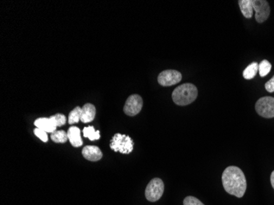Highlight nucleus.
Instances as JSON below:
<instances>
[{"mask_svg": "<svg viewBox=\"0 0 274 205\" xmlns=\"http://www.w3.org/2000/svg\"><path fill=\"white\" fill-rule=\"evenodd\" d=\"M222 181L224 189L229 195H234L237 198L243 197L245 195L247 182L245 174L238 167H227L223 173Z\"/></svg>", "mask_w": 274, "mask_h": 205, "instance_id": "obj_1", "label": "nucleus"}, {"mask_svg": "<svg viewBox=\"0 0 274 205\" xmlns=\"http://www.w3.org/2000/svg\"><path fill=\"white\" fill-rule=\"evenodd\" d=\"M198 96V90L196 86L186 83L177 87L173 92V100L175 104L180 106H186L192 104L196 99Z\"/></svg>", "mask_w": 274, "mask_h": 205, "instance_id": "obj_2", "label": "nucleus"}, {"mask_svg": "<svg viewBox=\"0 0 274 205\" xmlns=\"http://www.w3.org/2000/svg\"><path fill=\"white\" fill-rule=\"evenodd\" d=\"M110 148L115 152L128 155L133 151L134 142L130 136L120 133L115 134L110 143Z\"/></svg>", "mask_w": 274, "mask_h": 205, "instance_id": "obj_3", "label": "nucleus"}, {"mask_svg": "<svg viewBox=\"0 0 274 205\" xmlns=\"http://www.w3.org/2000/svg\"><path fill=\"white\" fill-rule=\"evenodd\" d=\"M164 191V184L160 178H155L149 181L145 189V197L150 202H156L162 197Z\"/></svg>", "mask_w": 274, "mask_h": 205, "instance_id": "obj_4", "label": "nucleus"}, {"mask_svg": "<svg viewBox=\"0 0 274 205\" xmlns=\"http://www.w3.org/2000/svg\"><path fill=\"white\" fill-rule=\"evenodd\" d=\"M256 110L261 117L265 118L274 117V98L270 96L262 97L256 102Z\"/></svg>", "mask_w": 274, "mask_h": 205, "instance_id": "obj_5", "label": "nucleus"}, {"mask_svg": "<svg viewBox=\"0 0 274 205\" xmlns=\"http://www.w3.org/2000/svg\"><path fill=\"white\" fill-rule=\"evenodd\" d=\"M143 108V99L139 95H132L129 96L125 105H124V112L130 117H133L138 114Z\"/></svg>", "mask_w": 274, "mask_h": 205, "instance_id": "obj_6", "label": "nucleus"}, {"mask_svg": "<svg viewBox=\"0 0 274 205\" xmlns=\"http://www.w3.org/2000/svg\"><path fill=\"white\" fill-rule=\"evenodd\" d=\"M182 78L181 72L176 70H166L158 77V82L162 86H171L180 82Z\"/></svg>", "mask_w": 274, "mask_h": 205, "instance_id": "obj_7", "label": "nucleus"}, {"mask_svg": "<svg viewBox=\"0 0 274 205\" xmlns=\"http://www.w3.org/2000/svg\"><path fill=\"white\" fill-rule=\"evenodd\" d=\"M253 8L256 12V21L263 23L269 18L270 15V7L265 0H252Z\"/></svg>", "mask_w": 274, "mask_h": 205, "instance_id": "obj_8", "label": "nucleus"}, {"mask_svg": "<svg viewBox=\"0 0 274 205\" xmlns=\"http://www.w3.org/2000/svg\"><path fill=\"white\" fill-rule=\"evenodd\" d=\"M35 126L47 133H53L56 131L57 125L52 117H40L35 120Z\"/></svg>", "mask_w": 274, "mask_h": 205, "instance_id": "obj_9", "label": "nucleus"}, {"mask_svg": "<svg viewBox=\"0 0 274 205\" xmlns=\"http://www.w3.org/2000/svg\"><path fill=\"white\" fill-rule=\"evenodd\" d=\"M83 157L90 161H98L103 157L101 150L97 146H93V145H88V146L84 147L82 149Z\"/></svg>", "mask_w": 274, "mask_h": 205, "instance_id": "obj_10", "label": "nucleus"}, {"mask_svg": "<svg viewBox=\"0 0 274 205\" xmlns=\"http://www.w3.org/2000/svg\"><path fill=\"white\" fill-rule=\"evenodd\" d=\"M96 107L93 104H86L81 108V121L84 123H91L96 117Z\"/></svg>", "mask_w": 274, "mask_h": 205, "instance_id": "obj_11", "label": "nucleus"}, {"mask_svg": "<svg viewBox=\"0 0 274 205\" xmlns=\"http://www.w3.org/2000/svg\"><path fill=\"white\" fill-rule=\"evenodd\" d=\"M67 137L70 143L74 147H80L82 145V141L81 137V131L77 126H72L67 131Z\"/></svg>", "mask_w": 274, "mask_h": 205, "instance_id": "obj_12", "label": "nucleus"}, {"mask_svg": "<svg viewBox=\"0 0 274 205\" xmlns=\"http://www.w3.org/2000/svg\"><path fill=\"white\" fill-rule=\"evenodd\" d=\"M238 3L243 16H245V18H251L254 14L252 0H240Z\"/></svg>", "mask_w": 274, "mask_h": 205, "instance_id": "obj_13", "label": "nucleus"}, {"mask_svg": "<svg viewBox=\"0 0 274 205\" xmlns=\"http://www.w3.org/2000/svg\"><path fill=\"white\" fill-rule=\"evenodd\" d=\"M258 71V63H256V62H253L252 63H250L249 66H248L244 72H243V77L246 80H251L253 79L256 75L257 74V72Z\"/></svg>", "mask_w": 274, "mask_h": 205, "instance_id": "obj_14", "label": "nucleus"}, {"mask_svg": "<svg viewBox=\"0 0 274 205\" xmlns=\"http://www.w3.org/2000/svg\"><path fill=\"white\" fill-rule=\"evenodd\" d=\"M83 135L85 138H88L91 141H96L100 138L99 131H96L93 126H86L83 130Z\"/></svg>", "mask_w": 274, "mask_h": 205, "instance_id": "obj_15", "label": "nucleus"}, {"mask_svg": "<svg viewBox=\"0 0 274 205\" xmlns=\"http://www.w3.org/2000/svg\"><path fill=\"white\" fill-rule=\"evenodd\" d=\"M51 140L55 143H65L67 142V133L64 131H56L51 134Z\"/></svg>", "mask_w": 274, "mask_h": 205, "instance_id": "obj_16", "label": "nucleus"}, {"mask_svg": "<svg viewBox=\"0 0 274 205\" xmlns=\"http://www.w3.org/2000/svg\"><path fill=\"white\" fill-rule=\"evenodd\" d=\"M81 108L76 107L74 110H72V112L69 113L68 123L70 125L78 123L79 121H81Z\"/></svg>", "mask_w": 274, "mask_h": 205, "instance_id": "obj_17", "label": "nucleus"}, {"mask_svg": "<svg viewBox=\"0 0 274 205\" xmlns=\"http://www.w3.org/2000/svg\"><path fill=\"white\" fill-rule=\"evenodd\" d=\"M272 65L268 60H263L258 64V72L262 78L266 77L271 71Z\"/></svg>", "mask_w": 274, "mask_h": 205, "instance_id": "obj_18", "label": "nucleus"}, {"mask_svg": "<svg viewBox=\"0 0 274 205\" xmlns=\"http://www.w3.org/2000/svg\"><path fill=\"white\" fill-rule=\"evenodd\" d=\"M51 117L53 118L55 123H56L57 126H62L65 125L66 121H67L66 117L64 114H61V113L53 115Z\"/></svg>", "mask_w": 274, "mask_h": 205, "instance_id": "obj_19", "label": "nucleus"}, {"mask_svg": "<svg viewBox=\"0 0 274 205\" xmlns=\"http://www.w3.org/2000/svg\"><path fill=\"white\" fill-rule=\"evenodd\" d=\"M184 205H205L200 200L193 196L186 197L183 201Z\"/></svg>", "mask_w": 274, "mask_h": 205, "instance_id": "obj_20", "label": "nucleus"}, {"mask_svg": "<svg viewBox=\"0 0 274 205\" xmlns=\"http://www.w3.org/2000/svg\"><path fill=\"white\" fill-rule=\"evenodd\" d=\"M34 133H35V136H37L38 138H40L42 142H48V135H47V132H46V131H43V130H41L40 128L36 127L35 130H34Z\"/></svg>", "mask_w": 274, "mask_h": 205, "instance_id": "obj_21", "label": "nucleus"}, {"mask_svg": "<svg viewBox=\"0 0 274 205\" xmlns=\"http://www.w3.org/2000/svg\"><path fill=\"white\" fill-rule=\"evenodd\" d=\"M265 89L269 93L274 92V76L265 84Z\"/></svg>", "mask_w": 274, "mask_h": 205, "instance_id": "obj_22", "label": "nucleus"}, {"mask_svg": "<svg viewBox=\"0 0 274 205\" xmlns=\"http://www.w3.org/2000/svg\"><path fill=\"white\" fill-rule=\"evenodd\" d=\"M270 180H271L272 187H273V188H274V172H273V173H272Z\"/></svg>", "mask_w": 274, "mask_h": 205, "instance_id": "obj_23", "label": "nucleus"}]
</instances>
